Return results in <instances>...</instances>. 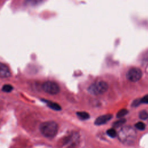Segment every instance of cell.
Instances as JSON below:
<instances>
[{"label": "cell", "mask_w": 148, "mask_h": 148, "mask_svg": "<svg viewBox=\"0 0 148 148\" xmlns=\"http://www.w3.org/2000/svg\"><path fill=\"white\" fill-rule=\"evenodd\" d=\"M141 103V102H140V99H136V101H134V102H133V103H132V105L136 106H138V105L139 103Z\"/></svg>", "instance_id": "cell-17"}, {"label": "cell", "mask_w": 148, "mask_h": 148, "mask_svg": "<svg viewBox=\"0 0 148 148\" xmlns=\"http://www.w3.org/2000/svg\"><path fill=\"white\" fill-rule=\"evenodd\" d=\"M39 130L41 134L47 138H53L57 133L58 125L53 121H46L40 125Z\"/></svg>", "instance_id": "cell-2"}, {"label": "cell", "mask_w": 148, "mask_h": 148, "mask_svg": "<svg viewBox=\"0 0 148 148\" xmlns=\"http://www.w3.org/2000/svg\"><path fill=\"white\" fill-rule=\"evenodd\" d=\"M142 77L141 71L137 68L130 69L127 73V77L128 80L132 82H137Z\"/></svg>", "instance_id": "cell-5"}, {"label": "cell", "mask_w": 148, "mask_h": 148, "mask_svg": "<svg viewBox=\"0 0 148 148\" xmlns=\"http://www.w3.org/2000/svg\"><path fill=\"white\" fill-rule=\"evenodd\" d=\"M76 114L77 117L82 120H86L90 117L89 114L86 112H79Z\"/></svg>", "instance_id": "cell-9"}, {"label": "cell", "mask_w": 148, "mask_h": 148, "mask_svg": "<svg viewBox=\"0 0 148 148\" xmlns=\"http://www.w3.org/2000/svg\"><path fill=\"white\" fill-rule=\"evenodd\" d=\"M119 140L124 144H132L136 139L135 131L131 127L126 126L121 129L118 134Z\"/></svg>", "instance_id": "cell-1"}, {"label": "cell", "mask_w": 148, "mask_h": 148, "mask_svg": "<svg viewBox=\"0 0 148 148\" xmlns=\"http://www.w3.org/2000/svg\"><path fill=\"white\" fill-rule=\"evenodd\" d=\"M140 102L144 103H148V94L145 95L140 99Z\"/></svg>", "instance_id": "cell-16"}, {"label": "cell", "mask_w": 148, "mask_h": 148, "mask_svg": "<svg viewBox=\"0 0 148 148\" xmlns=\"http://www.w3.org/2000/svg\"><path fill=\"white\" fill-rule=\"evenodd\" d=\"M135 126L139 130H144L145 129V127H146L145 124L141 122V121L138 122L136 124H135Z\"/></svg>", "instance_id": "cell-15"}, {"label": "cell", "mask_w": 148, "mask_h": 148, "mask_svg": "<svg viewBox=\"0 0 148 148\" xmlns=\"http://www.w3.org/2000/svg\"><path fill=\"white\" fill-rule=\"evenodd\" d=\"M125 119H120V120H117L116 121H115L113 124V125L115 127H120L122 125H123L125 123Z\"/></svg>", "instance_id": "cell-13"}, {"label": "cell", "mask_w": 148, "mask_h": 148, "mask_svg": "<svg viewBox=\"0 0 148 148\" xmlns=\"http://www.w3.org/2000/svg\"><path fill=\"white\" fill-rule=\"evenodd\" d=\"M139 118L142 120H145L148 118V112L146 110H142L139 114Z\"/></svg>", "instance_id": "cell-11"}, {"label": "cell", "mask_w": 148, "mask_h": 148, "mask_svg": "<svg viewBox=\"0 0 148 148\" xmlns=\"http://www.w3.org/2000/svg\"><path fill=\"white\" fill-rule=\"evenodd\" d=\"M11 73L9 67L2 63L0 62V77L1 78H7L10 77Z\"/></svg>", "instance_id": "cell-6"}, {"label": "cell", "mask_w": 148, "mask_h": 148, "mask_svg": "<svg viewBox=\"0 0 148 148\" xmlns=\"http://www.w3.org/2000/svg\"><path fill=\"white\" fill-rule=\"evenodd\" d=\"M107 134L111 138H114L117 135V132L114 129L110 128L107 131Z\"/></svg>", "instance_id": "cell-14"}, {"label": "cell", "mask_w": 148, "mask_h": 148, "mask_svg": "<svg viewBox=\"0 0 148 148\" xmlns=\"http://www.w3.org/2000/svg\"><path fill=\"white\" fill-rule=\"evenodd\" d=\"M43 90L47 93L50 94H57L60 92V87L55 82L47 81L42 84Z\"/></svg>", "instance_id": "cell-4"}, {"label": "cell", "mask_w": 148, "mask_h": 148, "mask_svg": "<svg viewBox=\"0 0 148 148\" xmlns=\"http://www.w3.org/2000/svg\"><path fill=\"white\" fill-rule=\"evenodd\" d=\"M108 89V84L103 81H99L91 84L88 87V91L91 94L99 95L105 92Z\"/></svg>", "instance_id": "cell-3"}, {"label": "cell", "mask_w": 148, "mask_h": 148, "mask_svg": "<svg viewBox=\"0 0 148 148\" xmlns=\"http://www.w3.org/2000/svg\"><path fill=\"white\" fill-rule=\"evenodd\" d=\"M13 87L10 84H5L2 87V91L6 92H10L13 90Z\"/></svg>", "instance_id": "cell-12"}, {"label": "cell", "mask_w": 148, "mask_h": 148, "mask_svg": "<svg viewBox=\"0 0 148 148\" xmlns=\"http://www.w3.org/2000/svg\"><path fill=\"white\" fill-rule=\"evenodd\" d=\"M127 113H128V110H127V109H122L120 110L117 112V114H116V117H117V118H121V117H124L125 114H127Z\"/></svg>", "instance_id": "cell-10"}, {"label": "cell", "mask_w": 148, "mask_h": 148, "mask_svg": "<svg viewBox=\"0 0 148 148\" xmlns=\"http://www.w3.org/2000/svg\"><path fill=\"white\" fill-rule=\"evenodd\" d=\"M112 117V115L110 114L102 115L101 116H99L95 121V124L97 125H102L103 124L106 123L107 121H108L109 120H110Z\"/></svg>", "instance_id": "cell-7"}, {"label": "cell", "mask_w": 148, "mask_h": 148, "mask_svg": "<svg viewBox=\"0 0 148 148\" xmlns=\"http://www.w3.org/2000/svg\"><path fill=\"white\" fill-rule=\"evenodd\" d=\"M47 105L49 108H50L52 109L55 110H60L61 109L60 106L58 103L51 102V101H48Z\"/></svg>", "instance_id": "cell-8"}]
</instances>
